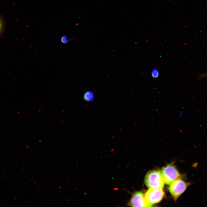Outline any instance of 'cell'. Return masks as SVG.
Segmentation results:
<instances>
[{
    "instance_id": "3957f363",
    "label": "cell",
    "mask_w": 207,
    "mask_h": 207,
    "mask_svg": "<svg viewBox=\"0 0 207 207\" xmlns=\"http://www.w3.org/2000/svg\"><path fill=\"white\" fill-rule=\"evenodd\" d=\"M189 185L180 179L175 180L170 185L169 191L175 200L185 191Z\"/></svg>"
},
{
    "instance_id": "8992f818",
    "label": "cell",
    "mask_w": 207,
    "mask_h": 207,
    "mask_svg": "<svg viewBox=\"0 0 207 207\" xmlns=\"http://www.w3.org/2000/svg\"><path fill=\"white\" fill-rule=\"evenodd\" d=\"M94 98V93L91 91L86 92L83 95L84 99L87 101H93Z\"/></svg>"
},
{
    "instance_id": "8fae6325",
    "label": "cell",
    "mask_w": 207,
    "mask_h": 207,
    "mask_svg": "<svg viewBox=\"0 0 207 207\" xmlns=\"http://www.w3.org/2000/svg\"><path fill=\"white\" fill-rule=\"evenodd\" d=\"M1 27H2L1 23V21L0 20V31L1 30Z\"/></svg>"
},
{
    "instance_id": "7a4b0ae2",
    "label": "cell",
    "mask_w": 207,
    "mask_h": 207,
    "mask_svg": "<svg viewBox=\"0 0 207 207\" xmlns=\"http://www.w3.org/2000/svg\"><path fill=\"white\" fill-rule=\"evenodd\" d=\"M164 183L170 185L175 180L180 179V176L178 171L173 163L167 165L161 172Z\"/></svg>"
},
{
    "instance_id": "ba28073f",
    "label": "cell",
    "mask_w": 207,
    "mask_h": 207,
    "mask_svg": "<svg viewBox=\"0 0 207 207\" xmlns=\"http://www.w3.org/2000/svg\"><path fill=\"white\" fill-rule=\"evenodd\" d=\"M70 39L68 38V37L65 35H63L61 37V41L63 43L66 44L70 41Z\"/></svg>"
},
{
    "instance_id": "52a82bcc",
    "label": "cell",
    "mask_w": 207,
    "mask_h": 207,
    "mask_svg": "<svg viewBox=\"0 0 207 207\" xmlns=\"http://www.w3.org/2000/svg\"><path fill=\"white\" fill-rule=\"evenodd\" d=\"M152 76L154 78H157L159 75V71L156 68L153 69L151 71Z\"/></svg>"
},
{
    "instance_id": "5b68a950",
    "label": "cell",
    "mask_w": 207,
    "mask_h": 207,
    "mask_svg": "<svg viewBox=\"0 0 207 207\" xmlns=\"http://www.w3.org/2000/svg\"><path fill=\"white\" fill-rule=\"evenodd\" d=\"M128 205L132 207H151L146 202L143 193L136 191L132 195Z\"/></svg>"
},
{
    "instance_id": "30bf717a",
    "label": "cell",
    "mask_w": 207,
    "mask_h": 207,
    "mask_svg": "<svg viewBox=\"0 0 207 207\" xmlns=\"http://www.w3.org/2000/svg\"><path fill=\"white\" fill-rule=\"evenodd\" d=\"M183 112L182 111H181L180 112L179 114V116L180 117L182 116L183 115Z\"/></svg>"
},
{
    "instance_id": "6da1fadb",
    "label": "cell",
    "mask_w": 207,
    "mask_h": 207,
    "mask_svg": "<svg viewBox=\"0 0 207 207\" xmlns=\"http://www.w3.org/2000/svg\"><path fill=\"white\" fill-rule=\"evenodd\" d=\"M144 181L149 189H162L164 184L161 172L158 170H151L147 172Z\"/></svg>"
},
{
    "instance_id": "277c9868",
    "label": "cell",
    "mask_w": 207,
    "mask_h": 207,
    "mask_svg": "<svg viewBox=\"0 0 207 207\" xmlns=\"http://www.w3.org/2000/svg\"><path fill=\"white\" fill-rule=\"evenodd\" d=\"M164 195L162 189H149L145 195L147 202L152 206V205L161 201Z\"/></svg>"
},
{
    "instance_id": "9c48e42d",
    "label": "cell",
    "mask_w": 207,
    "mask_h": 207,
    "mask_svg": "<svg viewBox=\"0 0 207 207\" xmlns=\"http://www.w3.org/2000/svg\"><path fill=\"white\" fill-rule=\"evenodd\" d=\"M207 75V72L205 74H202L200 76V78H202L203 77H204L205 76Z\"/></svg>"
}]
</instances>
